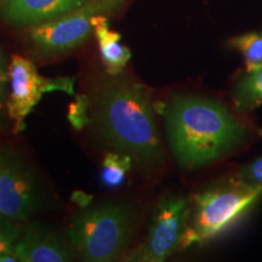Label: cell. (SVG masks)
<instances>
[{"label":"cell","mask_w":262,"mask_h":262,"mask_svg":"<svg viewBox=\"0 0 262 262\" xmlns=\"http://www.w3.org/2000/svg\"><path fill=\"white\" fill-rule=\"evenodd\" d=\"M44 192L35 171L9 149L0 171V215L24 222L41 208Z\"/></svg>","instance_id":"52a82bcc"},{"label":"cell","mask_w":262,"mask_h":262,"mask_svg":"<svg viewBox=\"0 0 262 262\" xmlns=\"http://www.w3.org/2000/svg\"><path fill=\"white\" fill-rule=\"evenodd\" d=\"M94 32L107 73L110 75L120 74L131 58L130 49L122 44V35L118 32L111 31L104 15L97 17Z\"/></svg>","instance_id":"8fae6325"},{"label":"cell","mask_w":262,"mask_h":262,"mask_svg":"<svg viewBox=\"0 0 262 262\" xmlns=\"http://www.w3.org/2000/svg\"><path fill=\"white\" fill-rule=\"evenodd\" d=\"M262 195L233 178L222 180L193 196L188 225L179 250L203 244L228 228Z\"/></svg>","instance_id":"277c9868"},{"label":"cell","mask_w":262,"mask_h":262,"mask_svg":"<svg viewBox=\"0 0 262 262\" xmlns=\"http://www.w3.org/2000/svg\"><path fill=\"white\" fill-rule=\"evenodd\" d=\"M191 201L181 194H166L157 205L143 244L129 260L163 262L179 250L188 225Z\"/></svg>","instance_id":"8992f818"},{"label":"cell","mask_w":262,"mask_h":262,"mask_svg":"<svg viewBox=\"0 0 262 262\" xmlns=\"http://www.w3.org/2000/svg\"><path fill=\"white\" fill-rule=\"evenodd\" d=\"M231 97L239 112H251L262 106V67L239 75L232 86Z\"/></svg>","instance_id":"7c38bea8"},{"label":"cell","mask_w":262,"mask_h":262,"mask_svg":"<svg viewBox=\"0 0 262 262\" xmlns=\"http://www.w3.org/2000/svg\"><path fill=\"white\" fill-rule=\"evenodd\" d=\"M135 224L133 206L124 202H104L75 215L67 235L84 261L112 262L125 253Z\"/></svg>","instance_id":"3957f363"},{"label":"cell","mask_w":262,"mask_h":262,"mask_svg":"<svg viewBox=\"0 0 262 262\" xmlns=\"http://www.w3.org/2000/svg\"><path fill=\"white\" fill-rule=\"evenodd\" d=\"M163 113L169 148L185 170L211 165L250 139L249 127L211 97L176 95L165 103Z\"/></svg>","instance_id":"7a4b0ae2"},{"label":"cell","mask_w":262,"mask_h":262,"mask_svg":"<svg viewBox=\"0 0 262 262\" xmlns=\"http://www.w3.org/2000/svg\"><path fill=\"white\" fill-rule=\"evenodd\" d=\"M9 96L6 112L16 134L26 129V119L47 94L48 78L38 73L37 67L28 58L14 55L8 66Z\"/></svg>","instance_id":"ba28073f"},{"label":"cell","mask_w":262,"mask_h":262,"mask_svg":"<svg viewBox=\"0 0 262 262\" xmlns=\"http://www.w3.org/2000/svg\"><path fill=\"white\" fill-rule=\"evenodd\" d=\"M233 178L248 187L262 191V156L254 162L242 166L237 172L233 173Z\"/></svg>","instance_id":"e0dca14e"},{"label":"cell","mask_w":262,"mask_h":262,"mask_svg":"<svg viewBox=\"0 0 262 262\" xmlns=\"http://www.w3.org/2000/svg\"><path fill=\"white\" fill-rule=\"evenodd\" d=\"M75 78L73 77H60L47 80V93L62 91L68 95H74Z\"/></svg>","instance_id":"ac0fdd59"},{"label":"cell","mask_w":262,"mask_h":262,"mask_svg":"<svg viewBox=\"0 0 262 262\" xmlns=\"http://www.w3.org/2000/svg\"><path fill=\"white\" fill-rule=\"evenodd\" d=\"M133 165L134 163L130 157L116 150L107 152L101 170V181L104 187L117 188L122 186Z\"/></svg>","instance_id":"4fadbf2b"},{"label":"cell","mask_w":262,"mask_h":262,"mask_svg":"<svg viewBox=\"0 0 262 262\" xmlns=\"http://www.w3.org/2000/svg\"><path fill=\"white\" fill-rule=\"evenodd\" d=\"M4 2H5V0H0V6L3 5V3H4Z\"/></svg>","instance_id":"ffe728a7"},{"label":"cell","mask_w":262,"mask_h":262,"mask_svg":"<svg viewBox=\"0 0 262 262\" xmlns=\"http://www.w3.org/2000/svg\"><path fill=\"white\" fill-rule=\"evenodd\" d=\"M229 45L243 55L247 71L262 67V31L250 32L232 38Z\"/></svg>","instance_id":"5bb4252c"},{"label":"cell","mask_w":262,"mask_h":262,"mask_svg":"<svg viewBox=\"0 0 262 262\" xmlns=\"http://www.w3.org/2000/svg\"><path fill=\"white\" fill-rule=\"evenodd\" d=\"M125 0H89L86 4L29 31V41L42 55L63 54L86 41L94 32L97 17L112 12Z\"/></svg>","instance_id":"5b68a950"},{"label":"cell","mask_w":262,"mask_h":262,"mask_svg":"<svg viewBox=\"0 0 262 262\" xmlns=\"http://www.w3.org/2000/svg\"><path fill=\"white\" fill-rule=\"evenodd\" d=\"M68 120L77 131L90 125V96L77 95L68 108Z\"/></svg>","instance_id":"9a60e30c"},{"label":"cell","mask_w":262,"mask_h":262,"mask_svg":"<svg viewBox=\"0 0 262 262\" xmlns=\"http://www.w3.org/2000/svg\"><path fill=\"white\" fill-rule=\"evenodd\" d=\"M9 77H8V68L5 64V58L3 55L2 49H0V116H2V111L4 108L5 101V90L6 85H8Z\"/></svg>","instance_id":"d6986e66"},{"label":"cell","mask_w":262,"mask_h":262,"mask_svg":"<svg viewBox=\"0 0 262 262\" xmlns=\"http://www.w3.org/2000/svg\"><path fill=\"white\" fill-rule=\"evenodd\" d=\"M22 222L10 220L0 215V253L12 250L24 232Z\"/></svg>","instance_id":"2e32d148"},{"label":"cell","mask_w":262,"mask_h":262,"mask_svg":"<svg viewBox=\"0 0 262 262\" xmlns=\"http://www.w3.org/2000/svg\"><path fill=\"white\" fill-rule=\"evenodd\" d=\"M14 249L21 262H70L78 256L70 239L39 222L26 226Z\"/></svg>","instance_id":"9c48e42d"},{"label":"cell","mask_w":262,"mask_h":262,"mask_svg":"<svg viewBox=\"0 0 262 262\" xmlns=\"http://www.w3.org/2000/svg\"><path fill=\"white\" fill-rule=\"evenodd\" d=\"M89 96V126L104 146L130 157L141 171L164 168L166 155L155 108L142 85L110 75L95 84Z\"/></svg>","instance_id":"6da1fadb"},{"label":"cell","mask_w":262,"mask_h":262,"mask_svg":"<svg viewBox=\"0 0 262 262\" xmlns=\"http://www.w3.org/2000/svg\"><path fill=\"white\" fill-rule=\"evenodd\" d=\"M89 0H5L0 17L12 26H34L80 8Z\"/></svg>","instance_id":"30bf717a"}]
</instances>
